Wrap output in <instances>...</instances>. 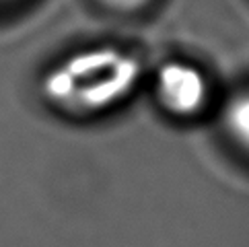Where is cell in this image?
I'll return each mask as SVG.
<instances>
[{"instance_id":"3","label":"cell","mask_w":249,"mask_h":247,"mask_svg":"<svg viewBox=\"0 0 249 247\" xmlns=\"http://www.w3.org/2000/svg\"><path fill=\"white\" fill-rule=\"evenodd\" d=\"M220 126L231 144L249 159V87H243L225 101Z\"/></svg>"},{"instance_id":"4","label":"cell","mask_w":249,"mask_h":247,"mask_svg":"<svg viewBox=\"0 0 249 247\" xmlns=\"http://www.w3.org/2000/svg\"><path fill=\"white\" fill-rule=\"evenodd\" d=\"M105 4H107L109 8H113V11H120V13H134L138 11V8H142L146 2H150V0H103Z\"/></svg>"},{"instance_id":"2","label":"cell","mask_w":249,"mask_h":247,"mask_svg":"<svg viewBox=\"0 0 249 247\" xmlns=\"http://www.w3.org/2000/svg\"><path fill=\"white\" fill-rule=\"evenodd\" d=\"M155 95L159 105L173 118H196L208 107L212 85L194 62L169 60L157 70Z\"/></svg>"},{"instance_id":"1","label":"cell","mask_w":249,"mask_h":247,"mask_svg":"<svg viewBox=\"0 0 249 247\" xmlns=\"http://www.w3.org/2000/svg\"><path fill=\"white\" fill-rule=\"evenodd\" d=\"M140 60L115 46H91L58 60L41 76L39 91L52 107L70 116L103 113L138 87Z\"/></svg>"}]
</instances>
